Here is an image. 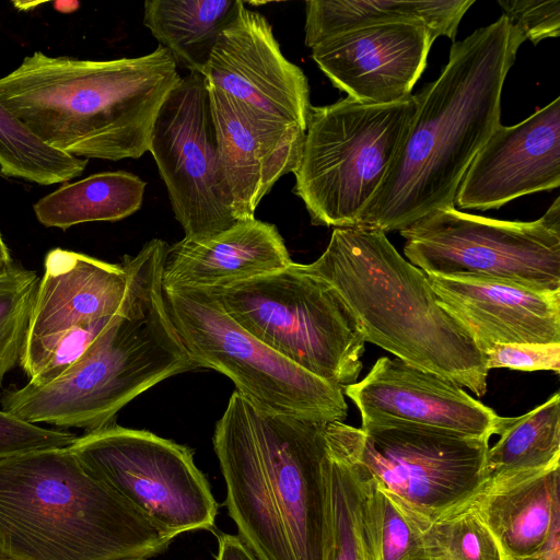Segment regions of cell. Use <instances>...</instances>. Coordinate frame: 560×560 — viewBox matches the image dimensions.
<instances>
[{"instance_id": "obj_7", "label": "cell", "mask_w": 560, "mask_h": 560, "mask_svg": "<svg viewBox=\"0 0 560 560\" xmlns=\"http://www.w3.org/2000/svg\"><path fill=\"white\" fill-rule=\"evenodd\" d=\"M418 95L390 104L311 106L293 192L313 225L357 228L395 163Z\"/></svg>"}, {"instance_id": "obj_27", "label": "cell", "mask_w": 560, "mask_h": 560, "mask_svg": "<svg viewBox=\"0 0 560 560\" xmlns=\"http://www.w3.org/2000/svg\"><path fill=\"white\" fill-rule=\"evenodd\" d=\"M500 439L489 446L485 486L560 464V395L520 417H502Z\"/></svg>"}, {"instance_id": "obj_15", "label": "cell", "mask_w": 560, "mask_h": 560, "mask_svg": "<svg viewBox=\"0 0 560 560\" xmlns=\"http://www.w3.org/2000/svg\"><path fill=\"white\" fill-rule=\"evenodd\" d=\"M202 75L256 116L306 130L310 86L303 70L281 52L268 20L245 7L221 33Z\"/></svg>"}, {"instance_id": "obj_26", "label": "cell", "mask_w": 560, "mask_h": 560, "mask_svg": "<svg viewBox=\"0 0 560 560\" xmlns=\"http://www.w3.org/2000/svg\"><path fill=\"white\" fill-rule=\"evenodd\" d=\"M326 440L332 525L329 560H365L362 505L370 474L357 456L351 425L327 423Z\"/></svg>"}, {"instance_id": "obj_19", "label": "cell", "mask_w": 560, "mask_h": 560, "mask_svg": "<svg viewBox=\"0 0 560 560\" xmlns=\"http://www.w3.org/2000/svg\"><path fill=\"white\" fill-rule=\"evenodd\" d=\"M560 185V97L514 126L500 125L479 150L457 189L454 206L498 209Z\"/></svg>"}, {"instance_id": "obj_18", "label": "cell", "mask_w": 560, "mask_h": 560, "mask_svg": "<svg viewBox=\"0 0 560 560\" xmlns=\"http://www.w3.org/2000/svg\"><path fill=\"white\" fill-rule=\"evenodd\" d=\"M435 39L423 24L372 25L323 40L312 48V58L348 97L390 104L411 95Z\"/></svg>"}, {"instance_id": "obj_34", "label": "cell", "mask_w": 560, "mask_h": 560, "mask_svg": "<svg viewBox=\"0 0 560 560\" xmlns=\"http://www.w3.org/2000/svg\"><path fill=\"white\" fill-rule=\"evenodd\" d=\"M487 368L560 372V343L497 345L485 353Z\"/></svg>"}, {"instance_id": "obj_13", "label": "cell", "mask_w": 560, "mask_h": 560, "mask_svg": "<svg viewBox=\"0 0 560 560\" xmlns=\"http://www.w3.org/2000/svg\"><path fill=\"white\" fill-rule=\"evenodd\" d=\"M126 288L120 264L49 250L20 361L28 383L54 381L74 364L118 313Z\"/></svg>"}, {"instance_id": "obj_16", "label": "cell", "mask_w": 560, "mask_h": 560, "mask_svg": "<svg viewBox=\"0 0 560 560\" xmlns=\"http://www.w3.org/2000/svg\"><path fill=\"white\" fill-rule=\"evenodd\" d=\"M208 91L222 194L236 222L253 219L273 185L298 168L305 130L260 118L231 96Z\"/></svg>"}, {"instance_id": "obj_21", "label": "cell", "mask_w": 560, "mask_h": 560, "mask_svg": "<svg viewBox=\"0 0 560 560\" xmlns=\"http://www.w3.org/2000/svg\"><path fill=\"white\" fill-rule=\"evenodd\" d=\"M291 259L275 224L249 219L201 241L168 247L163 288H223L281 270Z\"/></svg>"}, {"instance_id": "obj_22", "label": "cell", "mask_w": 560, "mask_h": 560, "mask_svg": "<svg viewBox=\"0 0 560 560\" xmlns=\"http://www.w3.org/2000/svg\"><path fill=\"white\" fill-rule=\"evenodd\" d=\"M469 506L503 560L541 556L560 540V464L489 483Z\"/></svg>"}, {"instance_id": "obj_6", "label": "cell", "mask_w": 560, "mask_h": 560, "mask_svg": "<svg viewBox=\"0 0 560 560\" xmlns=\"http://www.w3.org/2000/svg\"><path fill=\"white\" fill-rule=\"evenodd\" d=\"M304 268L337 292L365 342L478 397L486 394L485 354L440 303L428 276L402 258L384 232L334 229L324 253Z\"/></svg>"}, {"instance_id": "obj_2", "label": "cell", "mask_w": 560, "mask_h": 560, "mask_svg": "<svg viewBox=\"0 0 560 560\" xmlns=\"http://www.w3.org/2000/svg\"><path fill=\"white\" fill-rule=\"evenodd\" d=\"M526 40L505 16L453 43L418 108L399 154L357 228L402 231L434 210L455 207L472 160L501 125V95Z\"/></svg>"}, {"instance_id": "obj_4", "label": "cell", "mask_w": 560, "mask_h": 560, "mask_svg": "<svg viewBox=\"0 0 560 560\" xmlns=\"http://www.w3.org/2000/svg\"><path fill=\"white\" fill-rule=\"evenodd\" d=\"M180 75L162 46L83 60L34 51L0 78V103L45 144L82 159H139Z\"/></svg>"}, {"instance_id": "obj_10", "label": "cell", "mask_w": 560, "mask_h": 560, "mask_svg": "<svg viewBox=\"0 0 560 560\" xmlns=\"http://www.w3.org/2000/svg\"><path fill=\"white\" fill-rule=\"evenodd\" d=\"M408 261L427 275L560 290V198L534 221L432 211L399 232Z\"/></svg>"}, {"instance_id": "obj_9", "label": "cell", "mask_w": 560, "mask_h": 560, "mask_svg": "<svg viewBox=\"0 0 560 560\" xmlns=\"http://www.w3.org/2000/svg\"><path fill=\"white\" fill-rule=\"evenodd\" d=\"M168 316L198 369H213L267 410L343 422L348 405L340 386L290 362L240 326L208 289L163 288Z\"/></svg>"}, {"instance_id": "obj_36", "label": "cell", "mask_w": 560, "mask_h": 560, "mask_svg": "<svg viewBox=\"0 0 560 560\" xmlns=\"http://www.w3.org/2000/svg\"><path fill=\"white\" fill-rule=\"evenodd\" d=\"M13 260L10 255V250L5 245L2 235L0 233V275L4 273L13 265Z\"/></svg>"}, {"instance_id": "obj_3", "label": "cell", "mask_w": 560, "mask_h": 560, "mask_svg": "<svg viewBox=\"0 0 560 560\" xmlns=\"http://www.w3.org/2000/svg\"><path fill=\"white\" fill-rule=\"evenodd\" d=\"M168 244L147 242L120 265L127 276L118 313L63 374L0 393L1 410L22 421L96 431L120 409L173 375L198 369L168 316L163 270Z\"/></svg>"}, {"instance_id": "obj_11", "label": "cell", "mask_w": 560, "mask_h": 560, "mask_svg": "<svg viewBox=\"0 0 560 560\" xmlns=\"http://www.w3.org/2000/svg\"><path fill=\"white\" fill-rule=\"evenodd\" d=\"M352 438L375 485L421 529L483 488L489 440L394 420L362 422Z\"/></svg>"}, {"instance_id": "obj_37", "label": "cell", "mask_w": 560, "mask_h": 560, "mask_svg": "<svg viewBox=\"0 0 560 560\" xmlns=\"http://www.w3.org/2000/svg\"><path fill=\"white\" fill-rule=\"evenodd\" d=\"M504 560H560V540L556 541L546 553L536 557Z\"/></svg>"}, {"instance_id": "obj_30", "label": "cell", "mask_w": 560, "mask_h": 560, "mask_svg": "<svg viewBox=\"0 0 560 560\" xmlns=\"http://www.w3.org/2000/svg\"><path fill=\"white\" fill-rule=\"evenodd\" d=\"M39 280L36 271L15 262L0 275V387L20 365Z\"/></svg>"}, {"instance_id": "obj_28", "label": "cell", "mask_w": 560, "mask_h": 560, "mask_svg": "<svg viewBox=\"0 0 560 560\" xmlns=\"http://www.w3.org/2000/svg\"><path fill=\"white\" fill-rule=\"evenodd\" d=\"M88 163L42 142L0 103L2 176L49 186L81 175Z\"/></svg>"}, {"instance_id": "obj_20", "label": "cell", "mask_w": 560, "mask_h": 560, "mask_svg": "<svg viewBox=\"0 0 560 560\" xmlns=\"http://www.w3.org/2000/svg\"><path fill=\"white\" fill-rule=\"evenodd\" d=\"M427 276L440 303L482 353L497 345L560 343V290Z\"/></svg>"}, {"instance_id": "obj_1", "label": "cell", "mask_w": 560, "mask_h": 560, "mask_svg": "<svg viewBox=\"0 0 560 560\" xmlns=\"http://www.w3.org/2000/svg\"><path fill=\"white\" fill-rule=\"evenodd\" d=\"M327 423L267 410L237 390L215 423L225 505L260 560L330 559Z\"/></svg>"}, {"instance_id": "obj_12", "label": "cell", "mask_w": 560, "mask_h": 560, "mask_svg": "<svg viewBox=\"0 0 560 560\" xmlns=\"http://www.w3.org/2000/svg\"><path fill=\"white\" fill-rule=\"evenodd\" d=\"M69 448L89 472L173 537L214 527L218 503L189 447L114 423L84 432Z\"/></svg>"}, {"instance_id": "obj_32", "label": "cell", "mask_w": 560, "mask_h": 560, "mask_svg": "<svg viewBox=\"0 0 560 560\" xmlns=\"http://www.w3.org/2000/svg\"><path fill=\"white\" fill-rule=\"evenodd\" d=\"M75 438L68 430L28 423L0 409V458L43 448L67 447Z\"/></svg>"}, {"instance_id": "obj_17", "label": "cell", "mask_w": 560, "mask_h": 560, "mask_svg": "<svg viewBox=\"0 0 560 560\" xmlns=\"http://www.w3.org/2000/svg\"><path fill=\"white\" fill-rule=\"evenodd\" d=\"M362 422L394 420L490 440L502 417L447 377L382 357L361 380L342 388Z\"/></svg>"}, {"instance_id": "obj_14", "label": "cell", "mask_w": 560, "mask_h": 560, "mask_svg": "<svg viewBox=\"0 0 560 560\" xmlns=\"http://www.w3.org/2000/svg\"><path fill=\"white\" fill-rule=\"evenodd\" d=\"M149 151L185 238L207 240L236 223L219 184L215 130L202 74L188 72L168 93Z\"/></svg>"}, {"instance_id": "obj_24", "label": "cell", "mask_w": 560, "mask_h": 560, "mask_svg": "<svg viewBox=\"0 0 560 560\" xmlns=\"http://www.w3.org/2000/svg\"><path fill=\"white\" fill-rule=\"evenodd\" d=\"M240 0H147L143 23L188 72L202 74L221 33L236 19Z\"/></svg>"}, {"instance_id": "obj_29", "label": "cell", "mask_w": 560, "mask_h": 560, "mask_svg": "<svg viewBox=\"0 0 560 560\" xmlns=\"http://www.w3.org/2000/svg\"><path fill=\"white\" fill-rule=\"evenodd\" d=\"M365 560H432L423 530L370 476L362 505Z\"/></svg>"}, {"instance_id": "obj_31", "label": "cell", "mask_w": 560, "mask_h": 560, "mask_svg": "<svg viewBox=\"0 0 560 560\" xmlns=\"http://www.w3.org/2000/svg\"><path fill=\"white\" fill-rule=\"evenodd\" d=\"M422 530L432 560H503L495 538L469 505Z\"/></svg>"}, {"instance_id": "obj_23", "label": "cell", "mask_w": 560, "mask_h": 560, "mask_svg": "<svg viewBox=\"0 0 560 560\" xmlns=\"http://www.w3.org/2000/svg\"><path fill=\"white\" fill-rule=\"evenodd\" d=\"M475 0H310L305 2V45L311 49L335 35L380 24L418 23L435 38L454 39Z\"/></svg>"}, {"instance_id": "obj_8", "label": "cell", "mask_w": 560, "mask_h": 560, "mask_svg": "<svg viewBox=\"0 0 560 560\" xmlns=\"http://www.w3.org/2000/svg\"><path fill=\"white\" fill-rule=\"evenodd\" d=\"M208 289L226 314L270 349L343 388L358 381L365 340L337 292L304 264Z\"/></svg>"}, {"instance_id": "obj_35", "label": "cell", "mask_w": 560, "mask_h": 560, "mask_svg": "<svg viewBox=\"0 0 560 560\" xmlns=\"http://www.w3.org/2000/svg\"><path fill=\"white\" fill-rule=\"evenodd\" d=\"M215 560H260L238 535L221 534L218 537Z\"/></svg>"}, {"instance_id": "obj_33", "label": "cell", "mask_w": 560, "mask_h": 560, "mask_svg": "<svg viewBox=\"0 0 560 560\" xmlns=\"http://www.w3.org/2000/svg\"><path fill=\"white\" fill-rule=\"evenodd\" d=\"M498 4L503 15L534 45L560 35L559 0H499Z\"/></svg>"}, {"instance_id": "obj_25", "label": "cell", "mask_w": 560, "mask_h": 560, "mask_svg": "<svg viewBox=\"0 0 560 560\" xmlns=\"http://www.w3.org/2000/svg\"><path fill=\"white\" fill-rule=\"evenodd\" d=\"M145 186L129 172L96 173L61 185L33 209L40 224L61 230L85 222L118 221L140 209Z\"/></svg>"}, {"instance_id": "obj_5", "label": "cell", "mask_w": 560, "mask_h": 560, "mask_svg": "<svg viewBox=\"0 0 560 560\" xmlns=\"http://www.w3.org/2000/svg\"><path fill=\"white\" fill-rule=\"evenodd\" d=\"M174 538L69 446L0 458V551L10 560H148Z\"/></svg>"}]
</instances>
